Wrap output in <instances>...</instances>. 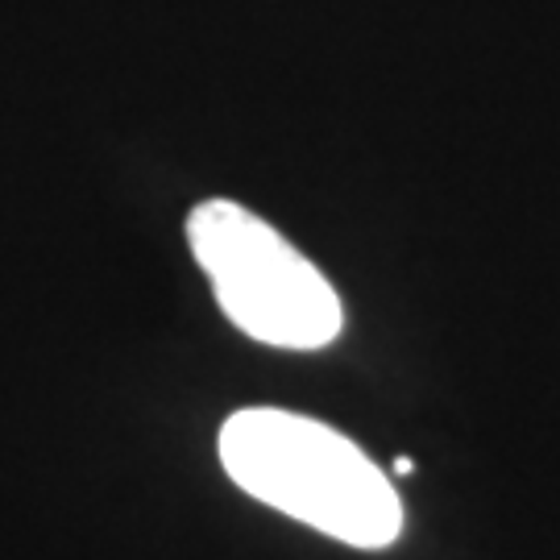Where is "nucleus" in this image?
I'll return each mask as SVG.
<instances>
[{
    "instance_id": "f257e3e1",
    "label": "nucleus",
    "mask_w": 560,
    "mask_h": 560,
    "mask_svg": "<svg viewBox=\"0 0 560 560\" xmlns=\"http://www.w3.org/2000/svg\"><path fill=\"white\" fill-rule=\"evenodd\" d=\"M221 465L249 499L349 548H386L402 532L390 478L349 436L279 407H249L221 428Z\"/></svg>"
},
{
    "instance_id": "f03ea898",
    "label": "nucleus",
    "mask_w": 560,
    "mask_h": 560,
    "mask_svg": "<svg viewBox=\"0 0 560 560\" xmlns=\"http://www.w3.org/2000/svg\"><path fill=\"white\" fill-rule=\"evenodd\" d=\"M187 241L224 316L245 337L291 353H312L340 337L345 307L332 282L249 208L200 203L187 217Z\"/></svg>"
}]
</instances>
